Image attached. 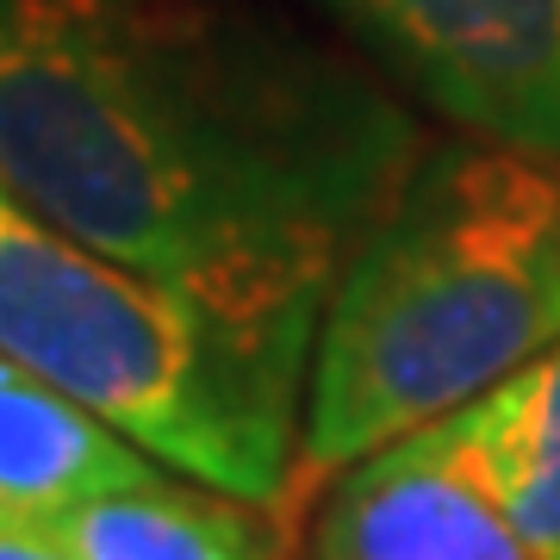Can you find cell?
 <instances>
[{
	"label": "cell",
	"mask_w": 560,
	"mask_h": 560,
	"mask_svg": "<svg viewBox=\"0 0 560 560\" xmlns=\"http://www.w3.org/2000/svg\"><path fill=\"white\" fill-rule=\"evenodd\" d=\"M423 150L418 101L305 0H0V180L249 324H324Z\"/></svg>",
	"instance_id": "1"
},
{
	"label": "cell",
	"mask_w": 560,
	"mask_h": 560,
	"mask_svg": "<svg viewBox=\"0 0 560 560\" xmlns=\"http://www.w3.org/2000/svg\"><path fill=\"white\" fill-rule=\"evenodd\" d=\"M560 342V162L486 138L423 150L324 300L293 523L342 467L455 418Z\"/></svg>",
	"instance_id": "2"
},
{
	"label": "cell",
	"mask_w": 560,
	"mask_h": 560,
	"mask_svg": "<svg viewBox=\"0 0 560 560\" xmlns=\"http://www.w3.org/2000/svg\"><path fill=\"white\" fill-rule=\"evenodd\" d=\"M0 355L44 374L180 480L275 511L293 499L318 324L237 318L175 280L69 237L7 180Z\"/></svg>",
	"instance_id": "3"
},
{
	"label": "cell",
	"mask_w": 560,
	"mask_h": 560,
	"mask_svg": "<svg viewBox=\"0 0 560 560\" xmlns=\"http://www.w3.org/2000/svg\"><path fill=\"white\" fill-rule=\"evenodd\" d=\"M467 138L560 162V0H305Z\"/></svg>",
	"instance_id": "4"
},
{
	"label": "cell",
	"mask_w": 560,
	"mask_h": 560,
	"mask_svg": "<svg viewBox=\"0 0 560 560\" xmlns=\"http://www.w3.org/2000/svg\"><path fill=\"white\" fill-rule=\"evenodd\" d=\"M300 560H529L460 455L455 418L361 455L318 492Z\"/></svg>",
	"instance_id": "5"
},
{
	"label": "cell",
	"mask_w": 560,
	"mask_h": 560,
	"mask_svg": "<svg viewBox=\"0 0 560 560\" xmlns=\"http://www.w3.org/2000/svg\"><path fill=\"white\" fill-rule=\"evenodd\" d=\"M75 560H300L305 529L275 504L150 474L44 523Z\"/></svg>",
	"instance_id": "6"
},
{
	"label": "cell",
	"mask_w": 560,
	"mask_h": 560,
	"mask_svg": "<svg viewBox=\"0 0 560 560\" xmlns=\"http://www.w3.org/2000/svg\"><path fill=\"white\" fill-rule=\"evenodd\" d=\"M150 474L156 460L138 442L81 411L44 374L0 355V517L57 523Z\"/></svg>",
	"instance_id": "7"
},
{
	"label": "cell",
	"mask_w": 560,
	"mask_h": 560,
	"mask_svg": "<svg viewBox=\"0 0 560 560\" xmlns=\"http://www.w3.org/2000/svg\"><path fill=\"white\" fill-rule=\"evenodd\" d=\"M455 436L529 560H560V342L460 405Z\"/></svg>",
	"instance_id": "8"
},
{
	"label": "cell",
	"mask_w": 560,
	"mask_h": 560,
	"mask_svg": "<svg viewBox=\"0 0 560 560\" xmlns=\"http://www.w3.org/2000/svg\"><path fill=\"white\" fill-rule=\"evenodd\" d=\"M0 560H75V555H69V548H62L44 523L0 517Z\"/></svg>",
	"instance_id": "9"
}]
</instances>
